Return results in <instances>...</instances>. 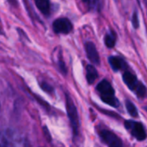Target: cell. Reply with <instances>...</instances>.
<instances>
[{
    "instance_id": "obj_13",
    "label": "cell",
    "mask_w": 147,
    "mask_h": 147,
    "mask_svg": "<svg viewBox=\"0 0 147 147\" xmlns=\"http://www.w3.org/2000/svg\"><path fill=\"white\" fill-rule=\"evenodd\" d=\"M133 25L135 29H138L139 27V19H138L137 13H134L133 16Z\"/></svg>"
},
{
    "instance_id": "obj_12",
    "label": "cell",
    "mask_w": 147,
    "mask_h": 147,
    "mask_svg": "<svg viewBox=\"0 0 147 147\" xmlns=\"http://www.w3.org/2000/svg\"><path fill=\"white\" fill-rule=\"evenodd\" d=\"M126 108H127L128 113L132 117H134V118L138 117V110H137L136 107L134 105V103H132L130 101H126Z\"/></svg>"
},
{
    "instance_id": "obj_6",
    "label": "cell",
    "mask_w": 147,
    "mask_h": 147,
    "mask_svg": "<svg viewBox=\"0 0 147 147\" xmlns=\"http://www.w3.org/2000/svg\"><path fill=\"white\" fill-rule=\"evenodd\" d=\"M100 136L109 147H123L121 139L110 131L102 130L100 132Z\"/></svg>"
},
{
    "instance_id": "obj_1",
    "label": "cell",
    "mask_w": 147,
    "mask_h": 147,
    "mask_svg": "<svg viewBox=\"0 0 147 147\" xmlns=\"http://www.w3.org/2000/svg\"><path fill=\"white\" fill-rule=\"evenodd\" d=\"M96 91L102 101L113 107H118L119 101L115 95V90L107 80H102L96 86Z\"/></svg>"
},
{
    "instance_id": "obj_15",
    "label": "cell",
    "mask_w": 147,
    "mask_h": 147,
    "mask_svg": "<svg viewBox=\"0 0 147 147\" xmlns=\"http://www.w3.org/2000/svg\"><path fill=\"white\" fill-rule=\"evenodd\" d=\"M145 109H146V111H147V107H145Z\"/></svg>"
},
{
    "instance_id": "obj_3",
    "label": "cell",
    "mask_w": 147,
    "mask_h": 147,
    "mask_svg": "<svg viewBox=\"0 0 147 147\" xmlns=\"http://www.w3.org/2000/svg\"><path fill=\"white\" fill-rule=\"evenodd\" d=\"M126 129L139 141L145 140L147 137V133L143 124L134 120H127L125 121Z\"/></svg>"
},
{
    "instance_id": "obj_11",
    "label": "cell",
    "mask_w": 147,
    "mask_h": 147,
    "mask_svg": "<svg viewBox=\"0 0 147 147\" xmlns=\"http://www.w3.org/2000/svg\"><path fill=\"white\" fill-rule=\"evenodd\" d=\"M104 42H105V44L108 48H113L115 45V42H116L115 34L114 32H110V33L107 34L105 36Z\"/></svg>"
},
{
    "instance_id": "obj_14",
    "label": "cell",
    "mask_w": 147,
    "mask_h": 147,
    "mask_svg": "<svg viewBox=\"0 0 147 147\" xmlns=\"http://www.w3.org/2000/svg\"><path fill=\"white\" fill-rule=\"evenodd\" d=\"M90 0H83V2H84V3H89Z\"/></svg>"
},
{
    "instance_id": "obj_9",
    "label": "cell",
    "mask_w": 147,
    "mask_h": 147,
    "mask_svg": "<svg viewBox=\"0 0 147 147\" xmlns=\"http://www.w3.org/2000/svg\"><path fill=\"white\" fill-rule=\"evenodd\" d=\"M98 77V73L96 71V69L95 68L94 66L92 65H87L86 67V79L87 81L90 84H92L95 82V81L97 79Z\"/></svg>"
},
{
    "instance_id": "obj_5",
    "label": "cell",
    "mask_w": 147,
    "mask_h": 147,
    "mask_svg": "<svg viewBox=\"0 0 147 147\" xmlns=\"http://www.w3.org/2000/svg\"><path fill=\"white\" fill-rule=\"evenodd\" d=\"M53 30L58 34H68L72 29V24L69 19L60 17L56 19L53 23Z\"/></svg>"
},
{
    "instance_id": "obj_8",
    "label": "cell",
    "mask_w": 147,
    "mask_h": 147,
    "mask_svg": "<svg viewBox=\"0 0 147 147\" xmlns=\"http://www.w3.org/2000/svg\"><path fill=\"white\" fill-rule=\"evenodd\" d=\"M109 61L111 68L115 71L122 70V69H126L127 68L126 62L122 58H121L119 56H110Z\"/></svg>"
},
{
    "instance_id": "obj_4",
    "label": "cell",
    "mask_w": 147,
    "mask_h": 147,
    "mask_svg": "<svg viewBox=\"0 0 147 147\" xmlns=\"http://www.w3.org/2000/svg\"><path fill=\"white\" fill-rule=\"evenodd\" d=\"M66 107H67L68 116H69L74 134H77L78 131V114L77 108L72 101V100L68 95L66 96Z\"/></svg>"
},
{
    "instance_id": "obj_10",
    "label": "cell",
    "mask_w": 147,
    "mask_h": 147,
    "mask_svg": "<svg viewBox=\"0 0 147 147\" xmlns=\"http://www.w3.org/2000/svg\"><path fill=\"white\" fill-rule=\"evenodd\" d=\"M37 8L44 14L48 15L50 12V3L49 0H34Z\"/></svg>"
},
{
    "instance_id": "obj_7",
    "label": "cell",
    "mask_w": 147,
    "mask_h": 147,
    "mask_svg": "<svg viewBox=\"0 0 147 147\" xmlns=\"http://www.w3.org/2000/svg\"><path fill=\"white\" fill-rule=\"evenodd\" d=\"M85 50L89 60L95 65L100 64V56L95 44L91 42H88L85 44Z\"/></svg>"
},
{
    "instance_id": "obj_2",
    "label": "cell",
    "mask_w": 147,
    "mask_h": 147,
    "mask_svg": "<svg viewBox=\"0 0 147 147\" xmlns=\"http://www.w3.org/2000/svg\"><path fill=\"white\" fill-rule=\"evenodd\" d=\"M123 81L125 84L128 87V88L134 92L138 97L143 98L146 95V88L140 81H139L136 76L131 72L127 71L123 74Z\"/></svg>"
}]
</instances>
